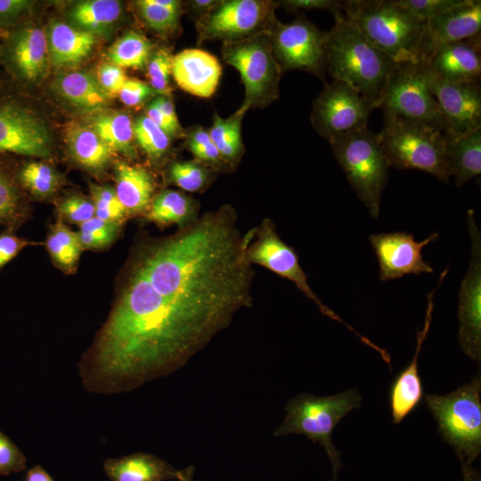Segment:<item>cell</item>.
Wrapping results in <instances>:
<instances>
[{
    "label": "cell",
    "instance_id": "484cf974",
    "mask_svg": "<svg viewBox=\"0 0 481 481\" xmlns=\"http://www.w3.org/2000/svg\"><path fill=\"white\" fill-rule=\"evenodd\" d=\"M445 138L448 171L454 176L455 185L461 187L481 174V128Z\"/></svg>",
    "mask_w": 481,
    "mask_h": 481
},
{
    "label": "cell",
    "instance_id": "3957f363",
    "mask_svg": "<svg viewBox=\"0 0 481 481\" xmlns=\"http://www.w3.org/2000/svg\"><path fill=\"white\" fill-rule=\"evenodd\" d=\"M345 17L377 49L397 64L422 63L426 21L395 0L346 1Z\"/></svg>",
    "mask_w": 481,
    "mask_h": 481
},
{
    "label": "cell",
    "instance_id": "4316f807",
    "mask_svg": "<svg viewBox=\"0 0 481 481\" xmlns=\"http://www.w3.org/2000/svg\"><path fill=\"white\" fill-rule=\"evenodd\" d=\"M65 141L72 158L93 172L103 170L114 153L92 127L78 123L68 126Z\"/></svg>",
    "mask_w": 481,
    "mask_h": 481
},
{
    "label": "cell",
    "instance_id": "8fae6325",
    "mask_svg": "<svg viewBox=\"0 0 481 481\" xmlns=\"http://www.w3.org/2000/svg\"><path fill=\"white\" fill-rule=\"evenodd\" d=\"M276 1L219 0L213 10L196 22L198 43L240 41L269 32L277 20Z\"/></svg>",
    "mask_w": 481,
    "mask_h": 481
},
{
    "label": "cell",
    "instance_id": "52a82bcc",
    "mask_svg": "<svg viewBox=\"0 0 481 481\" xmlns=\"http://www.w3.org/2000/svg\"><path fill=\"white\" fill-rule=\"evenodd\" d=\"M379 138L390 167L423 171L448 182L444 132L420 123L384 118Z\"/></svg>",
    "mask_w": 481,
    "mask_h": 481
},
{
    "label": "cell",
    "instance_id": "6da1fadb",
    "mask_svg": "<svg viewBox=\"0 0 481 481\" xmlns=\"http://www.w3.org/2000/svg\"><path fill=\"white\" fill-rule=\"evenodd\" d=\"M230 204L141 246L125 283L80 360L104 395L126 393L183 367L252 306L253 265Z\"/></svg>",
    "mask_w": 481,
    "mask_h": 481
},
{
    "label": "cell",
    "instance_id": "f5cc1de1",
    "mask_svg": "<svg viewBox=\"0 0 481 481\" xmlns=\"http://www.w3.org/2000/svg\"><path fill=\"white\" fill-rule=\"evenodd\" d=\"M122 222H108L94 216L86 222L79 224L80 232L95 234H118Z\"/></svg>",
    "mask_w": 481,
    "mask_h": 481
},
{
    "label": "cell",
    "instance_id": "f907efd6",
    "mask_svg": "<svg viewBox=\"0 0 481 481\" xmlns=\"http://www.w3.org/2000/svg\"><path fill=\"white\" fill-rule=\"evenodd\" d=\"M151 102L159 109L167 122L171 130L172 138H183V129L181 126L175 107L171 98L167 95H159Z\"/></svg>",
    "mask_w": 481,
    "mask_h": 481
},
{
    "label": "cell",
    "instance_id": "d590c367",
    "mask_svg": "<svg viewBox=\"0 0 481 481\" xmlns=\"http://www.w3.org/2000/svg\"><path fill=\"white\" fill-rule=\"evenodd\" d=\"M215 170L197 160H177L167 171L169 181L183 191L200 192L213 182Z\"/></svg>",
    "mask_w": 481,
    "mask_h": 481
},
{
    "label": "cell",
    "instance_id": "9c48e42d",
    "mask_svg": "<svg viewBox=\"0 0 481 481\" xmlns=\"http://www.w3.org/2000/svg\"><path fill=\"white\" fill-rule=\"evenodd\" d=\"M379 108L384 118L420 123L444 133L441 110L424 63L398 64L387 82Z\"/></svg>",
    "mask_w": 481,
    "mask_h": 481
},
{
    "label": "cell",
    "instance_id": "d4e9b609",
    "mask_svg": "<svg viewBox=\"0 0 481 481\" xmlns=\"http://www.w3.org/2000/svg\"><path fill=\"white\" fill-rule=\"evenodd\" d=\"M50 61L56 67L76 65L91 53L94 35L64 22H54L48 34Z\"/></svg>",
    "mask_w": 481,
    "mask_h": 481
},
{
    "label": "cell",
    "instance_id": "603a6c76",
    "mask_svg": "<svg viewBox=\"0 0 481 481\" xmlns=\"http://www.w3.org/2000/svg\"><path fill=\"white\" fill-rule=\"evenodd\" d=\"M103 470L110 481L176 480L182 472L162 458L143 452L109 458L103 462Z\"/></svg>",
    "mask_w": 481,
    "mask_h": 481
},
{
    "label": "cell",
    "instance_id": "bcb514c9",
    "mask_svg": "<svg viewBox=\"0 0 481 481\" xmlns=\"http://www.w3.org/2000/svg\"><path fill=\"white\" fill-rule=\"evenodd\" d=\"M278 7L281 6L289 12L327 10L335 19L344 14L346 1L337 0H281L276 1Z\"/></svg>",
    "mask_w": 481,
    "mask_h": 481
},
{
    "label": "cell",
    "instance_id": "680465c9",
    "mask_svg": "<svg viewBox=\"0 0 481 481\" xmlns=\"http://www.w3.org/2000/svg\"><path fill=\"white\" fill-rule=\"evenodd\" d=\"M195 468L193 466H188L182 469L181 476L176 481H194Z\"/></svg>",
    "mask_w": 481,
    "mask_h": 481
},
{
    "label": "cell",
    "instance_id": "e575fe53",
    "mask_svg": "<svg viewBox=\"0 0 481 481\" xmlns=\"http://www.w3.org/2000/svg\"><path fill=\"white\" fill-rule=\"evenodd\" d=\"M16 173L0 162V225H17L25 214L24 203Z\"/></svg>",
    "mask_w": 481,
    "mask_h": 481
},
{
    "label": "cell",
    "instance_id": "ac0fdd59",
    "mask_svg": "<svg viewBox=\"0 0 481 481\" xmlns=\"http://www.w3.org/2000/svg\"><path fill=\"white\" fill-rule=\"evenodd\" d=\"M481 1L465 4L426 21L421 46L422 63L439 47L480 36Z\"/></svg>",
    "mask_w": 481,
    "mask_h": 481
},
{
    "label": "cell",
    "instance_id": "ba28073f",
    "mask_svg": "<svg viewBox=\"0 0 481 481\" xmlns=\"http://www.w3.org/2000/svg\"><path fill=\"white\" fill-rule=\"evenodd\" d=\"M221 55L240 76L245 90L240 106L248 110L264 109L279 98L283 73L273 54L270 31L223 43Z\"/></svg>",
    "mask_w": 481,
    "mask_h": 481
},
{
    "label": "cell",
    "instance_id": "8992f818",
    "mask_svg": "<svg viewBox=\"0 0 481 481\" xmlns=\"http://www.w3.org/2000/svg\"><path fill=\"white\" fill-rule=\"evenodd\" d=\"M481 379L476 376L445 395H425L444 442L455 450L462 466H472L481 452Z\"/></svg>",
    "mask_w": 481,
    "mask_h": 481
},
{
    "label": "cell",
    "instance_id": "f1b7e54d",
    "mask_svg": "<svg viewBox=\"0 0 481 481\" xmlns=\"http://www.w3.org/2000/svg\"><path fill=\"white\" fill-rule=\"evenodd\" d=\"M91 127L114 152H120L128 158L136 156L134 121L128 113H100L94 118Z\"/></svg>",
    "mask_w": 481,
    "mask_h": 481
},
{
    "label": "cell",
    "instance_id": "7a4b0ae2",
    "mask_svg": "<svg viewBox=\"0 0 481 481\" xmlns=\"http://www.w3.org/2000/svg\"><path fill=\"white\" fill-rule=\"evenodd\" d=\"M335 20L327 32L326 71L379 108L387 82L398 64L371 44L344 14Z\"/></svg>",
    "mask_w": 481,
    "mask_h": 481
},
{
    "label": "cell",
    "instance_id": "11a10c76",
    "mask_svg": "<svg viewBox=\"0 0 481 481\" xmlns=\"http://www.w3.org/2000/svg\"><path fill=\"white\" fill-rule=\"evenodd\" d=\"M217 3L218 0H189L183 4L189 19L196 23L206 17Z\"/></svg>",
    "mask_w": 481,
    "mask_h": 481
},
{
    "label": "cell",
    "instance_id": "f546056e",
    "mask_svg": "<svg viewBox=\"0 0 481 481\" xmlns=\"http://www.w3.org/2000/svg\"><path fill=\"white\" fill-rule=\"evenodd\" d=\"M197 202L187 194L164 190L151 201L147 218L159 224H176L182 227L195 217Z\"/></svg>",
    "mask_w": 481,
    "mask_h": 481
},
{
    "label": "cell",
    "instance_id": "4fadbf2b",
    "mask_svg": "<svg viewBox=\"0 0 481 481\" xmlns=\"http://www.w3.org/2000/svg\"><path fill=\"white\" fill-rule=\"evenodd\" d=\"M374 109L351 86L332 79L314 100L310 120L316 133L330 143L340 135L367 127Z\"/></svg>",
    "mask_w": 481,
    "mask_h": 481
},
{
    "label": "cell",
    "instance_id": "db71d44e",
    "mask_svg": "<svg viewBox=\"0 0 481 481\" xmlns=\"http://www.w3.org/2000/svg\"><path fill=\"white\" fill-rule=\"evenodd\" d=\"M82 249H100L109 246L117 238V234H95L77 232Z\"/></svg>",
    "mask_w": 481,
    "mask_h": 481
},
{
    "label": "cell",
    "instance_id": "277c9868",
    "mask_svg": "<svg viewBox=\"0 0 481 481\" xmlns=\"http://www.w3.org/2000/svg\"><path fill=\"white\" fill-rule=\"evenodd\" d=\"M361 401L362 396L356 389L327 396L299 394L287 403L286 416L273 435H304L322 445L330 458L334 481H337L338 472L342 468L341 453L333 445L331 435L345 415L360 407Z\"/></svg>",
    "mask_w": 481,
    "mask_h": 481
},
{
    "label": "cell",
    "instance_id": "74e56055",
    "mask_svg": "<svg viewBox=\"0 0 481 481\" xmlns=\"http://www.w3.org/2000/svg\"><path fill=\"white\" fill-rule=\"evenodd\" d=\"M183 147L193 155L195 160L215 171L228 167L212 142L208 128L200 125L190 126L183 129Z\"/></svg>",
    "mask_w": 481,
    "mask_h": 481
},
{
    "label": "cell",
    "instance_id": "ee69618b",
    "mask_svg": "<svg viewBox=\"0 0 481 481\" xmlns=\"http://www.w3.org/2000/svg\"><path fill=\"white\" fill-rule=\"evenodd\" d=\"M58 213L61 221L79 225L95 216V208L92 200L73 194L59 203Z\"/></svg>",
    "mask_w": 481,
    "mask_h": 481
},
{
    "label": "cell",
    "instance_id": "60d3db41",
    "mask_svg": "<svg viewBox=\"0 0 481 481\" xmlns=\"http://www.w3.org/2000/svg\"><path fill=\"white\" fill-rule=\"evenodd\" d=\"M172 56L167 49L159 48L152 52L146 65L149 85L159 95L170 96Z\"/></svg>",
    "mask_w": 481,
    "mask_h": 481
},
{
    "label": "cell",
    "instance_id": "9a60e30c",
    "mask_svg": "<svg viewBox=\"0 0 481 481\" xmlns=\"http://www.w3.org/2000/svg\"><path fill=\"white\" fill-rule=\"evenodd\" d=\"M433 232L421 241L405 232L371 234L369 241L379 263V278L382 281L396 280L407 274L433 273V267L424 260L422 249L438 239Z\"/></svg>",
    "mask_w": 481,
    "mask_h": 481
},
{
    "label": "cell",
    "instance_id": "816d5d0a",
    "mask_svg": "<svg viewBox=\"0 0 481 481\" xmlns=\"http://www.w3.org/2000/svg\"><path fill=\"white\" fill-rule=\"evenodd\" d=\"M31 6L32 2L27 0H0V24L14 21L28 12Z\"/></svg>",
    "mask_w": 481,
    "mask_h": 481
},
{
    "label": "cell",
    "instance_id": "d6986e66",
    "mask_svg": "<svg viewBox=\"0 0 481 481\" xmlns=\"http://www.w3.org/2000/svg\"><path fill=\"white\" fill-rule=\"evenodd\" d=\"M171 75L183 91L200 98H210L222 76L219 60L208 51L187 48L172 56Z\"/></svg>",
    "mask_w": 481,
    "mask_h": 481
},
{
    "label": "cell",
    "instance_id": "7402d4cb",
    "mask_svg": "<svg viewBox=\"0 0 481 481\" xmlns=\"http://www.w3.org/2000/svg\"><path fill=\"white\" fill-rule=\"evenodd\" d=\"M6 59L20 77L25 80L41 77L50 61L45 31L31 26L16 30L7 45Z\"/></svg>",
    "mask_w": 481,
    "mask_h": 481
},
{
    "label": "cell",
    "instance_id": "f6af8a7d",
    "mask_svg": "<svg viewBox=\"0 0 481 481\" xmlns=\"http://www.w3.org/2000/svg\"><path fill=\"white\" fill-rule=\"evenodd\" d=\"M27 459L19 447L0 431V475L9 476L26 469Z\"/></svg>",
    "mask_w": 481,
    "mask_h": 481
},
{
    "label": "cell",
    "instance_id": "ab89813d",
    "mask_svg": "<svg viewBox=\"0 0 481 481\" xmlns=\"http://www.w3.org/2000/svg\"><path fill=\"white\" fill-rule=\"evenodd\" d=\"M135 6L146 26L159 34L173 33L179 26L181 13L159 5L155 0H139Z\"/></svg>",
    "mask_w": 481,
    "mask_h": 481
},
{
    "label": "cell",
    "instance_id": "e0dca14e",
    "mask_svg": "<svg viewBox=\"0 0 481 481\" xmlns=\"http://www.w3.org/2000/svg\"><path fill=\"white\" fill-rule=\"evenodd\" d=\"M429 77L431 91L443 117L445 136H461L480 129L479 81L452 82L434 77L430 73Z\"/></svg>",
    "mask_w": 481,
    "mask_h": 481
},
{
    "label": "cell",
    "instance_id": "4dcf8cb0",
    "mask_svg": "<svg viewBox=\"0 0 481 481\" xmlns=\"http://www.w3.org/2000/svg\"><path fill=\"white\" fill-rule=\"evenodd\" d=\"M56 86L67 101L83 109H101L108 102L109 95L97 79L85 71L66 73L57 80Z\"/></svg>",
    "mask_w": 481,
    "mask_h": 481
},
{
    "label": "cell",
    "instance_id": "681fc988",
    "mask_svg": "<svg viewBox=\"0 0 481 481\" xmlns=\"http://www.w3.org/2000/svg\"><path fill=\"white\" fill-rule=\"evenodd\" d=\"M37 244L20 238L9 232L0 234V270L12 260L24 248Z\"/></svg>",
    "mask_w": 481,
    "mask_h": 481
},
{
    "label": "cell",
    "instance_id": "7c38bea8",
    "mask_svg": "<svg viewBox=\"0 0 481 481\" xmlns=\"http://www.w3.org/2000/svg\"><path fill=\"white\" fill-rule=\"evenodd\" d=\"M274 57L282 71L303 70L323 79L326 72L327 32L320 30L304 14L270 30Z\"/></svg>",
    "mask_w": 481,
    "mask_h": 481
},
{
    "label": "cell",
    "instance_id": "b9f144b4",
    "mask_svg": "<svg viewBox=\"0 0 481 481\" xmlns=\"http://www.w3.org/2000/svg\"><path fill=\"white\" fill-rule=\"evenodd\" d=\"M90 192L95 216L108 222H122L126 213L113 188L90 183Z\"/></svg>",
    "mask_w": 481,
    "mask_h": 481
},
{
    "label": "cell",
    "instance_id": "2e32d148",
    "mask_svg": "<svg viewBox=\"0 0 481 481\" xmlns=\"http://www.w3.org/2000/svg\"><path fill=\"white\" fill-rule=\"evenodd\" d=\"M45 126L26 107L10 97H0V153L43 158L50 155Z\"/></svg>",
    "mask_w": 481,
    "mask_h": 481
},
{
    "label": "cell",
    "instance_id": "44dd1931",
    "mask_svg": "<svg viewBox=\"0 0 481 481\" xmlns=\"http://www.w3.org/2000/svg\"><path fill=\"white\" fill-rule=\"evenodd\" d=\"M429 73L452 82H476L481 76V36L444 45L424 63Z\"/></svg>",
    "mask_w": 481,
    "mask_h": 481
},
{
    "label": "cell",
    "instance_id": "1f68e13d",
    "mask_svg": "<svg viewBox=\"0 0 481 481\" xmlns=\"http://www.w3.org/2000/svg\"><path fill=\"white\" fill-rule=\"evenodd\" d=\"M122 12L116 0H87L77 4L69 12L71 20L82 30L93 35L102 33L113 25Z\"/></svg>",
    "mask_w": 481,
    "mask_h": 481
},
{
    "label": "cell",
    "instance_id": "30bf717a",
    "mask_svg": "<svg viewBox=\"0 0 481 481\" xmlns=\"http://www.w3.org/2000/svg\"><path fill=\"white\" fill-rule=\"evenodd\" d=\"M248 257L252 265H261L292 281L307 298L315 303L322 314L345 325L363 343L377 351L385 362L389 361L390 355L385 349L361 335L322 302L308 283L307 275L299 264L298 253L293 247L281 240L276 231V225L271 219L265 218L255 227L254 236L248 247Z\"/></svg>",
    "mask_w": 481,
    "mask_h": 481
},
{
    "label": "cell",
    "instance_id": "83f0119b",
    "mask_svg": "<svg viewBox=\"0 0 481 481\" xmlns=\"http://www.w3.org/2000/svg\"><path fill=\"white\" fill-rule=\"evenodd\" d=\"M248 110L240 106L234 113L223 118L215 113L208 133L212 142L218 150L228 167H236L244 152L242 140V121Z\"/></svg>",
    "mask_w": 481,
    "mask_h": 481
},
{
    "label": "cell",
    "instance_id": "9f6ffc18",
    "mask_svg": "<svg viewBox=\"0 0 481 481\" xmlns=\"http://www.w3.org/2000/svg\"><path fill=\"white\" fill-rule=\"evenodd\" d=\"M24 481H54V480L41 465H35L34 467L30 468L27 471Z\"/></svg>",
    "mask_w": 481,
    "mask_h": 481
},
{
    "label": "cell",
    "instance_id": "836d02e7",
    "mask_svg": "<svg viewBox=\"0 0 481 481\" xmlns=\"http://www.w3.org/2000/svg\"><path fill=\"white\" fill-rule=\"evenodd\" d=\"M46 249L54 264L65 272H71L77 267L82 251L77 233L61 219L52 226L47 235Z\"/></svg>",
    "mask_w": 481,
    "mask_h": 481
},
{
    "label": "cell",
    "instance_id": "5b68a950",
    "mask_svg": "<svg viewBox=\"0 0 481 481\" xmlns=\"http://www.w3.org/2000/svg\"><path fill=\"white\" fill-rule=\"evenodd\" d=\"M330 145L353 190L371 217L379 218L390 167L379 134L364 127L338 136Z\"/></svg>",
    "mask_w": 481,
    "mask_h": 481
},
{
    "label": "cell",
    "instance_id": "cb8c5ba5",
    "mask_svg": "<svg viewBox=\"0 0 481 481\" xmlns=\"http://www.w3.org/2000/svg\"><path fill=\"white\" fill-rule=\"evenodd\" d=\"M115 183V192L126 214H138L148 209L154 182L147 170L126 162H118Z\"/></svg>",
    "mask_w": 481,
    "mask_h": 481
},
{
    "label": "cell",
    "instance_id": "7bdbcfd3",
    "mask_svg": "<svg viewBox=\"0 0 481 481\" xmlns=\"http://www.w3.org/2000/svg\"><path fill=\"white\" fill-rule=\"evenodd\" d=\"M467 0H395L421 20L427 21L445 12L458 7Z\"/></svg>",
    "mask_w": 481,
    "mask_h": 481
},
{
    "label": "cell",
    "instance_id": "5bb4252c",
    "mask_svg": "<svg viewBox=\"0 0 481 481\" xmlns=\"http://www.w3.org/2000/svg\"><path fill=\"white\" fill-rule=\"evenodd\" d=\"M470 259L459 289L458 338L462 351L479 363L481 358V233L472 209L467 213Z\"/></svg>",
    "mask_w": 481,
    "mask_h": 481
},
{
    "label": "cell",
    "instance_id": "d6a6232c",
    "mask_svg": "<svg viewBox=\"0 0 481 481\" xmlns=\"http://www.w3.org/2000/svg\"><path fill=\"white\" fill-rule=\"evenodd\" d=\"M152 47L151 42L143 33L129 30L112 44L107 57L110 63L122 69H142L148 63Z\"/></svg>",
    "mask_w": 481,
    "mask_h": 481
},
{
    "label": "cell",
    "instance_id": "ffe728a7",
    "mask_svg": "<svg viewBox=\"0 0 481 481\" xmlns=\"http://www.w3.org/2000/svg\"><path fill=\"white\" fill-rule=\"evenodd\" d=\"M448 269L440 274L437 286L427 295L428 305L424 326L417 334V346L415 354L410 364L404 369L395 379L389 390V404L392 420L395 424L400 423L405 417L413 412L423 398V385L419 374L418 358L424 340L430 329L432 312L434 308L433 297L437 287L444 279Z\"/></svg>",
    "mask_w": 481,
    "mask_h": 481
},
{
    "label": "cell",
    "instance_id": "8d00e7d4",
    "mask_svg": "<svg viewBox=\"0 0 481 481\" xmlns=\"http://www.w3.org/2000/svg\"><path fill=\"white\" fill-rule=\"evenodd\" d=\"M16 176L19 183L37 198L53 194L61 184L59 174L44 162H29L23 165Z\"/></svg>",
    "mask_w": 481,
    "mask_h": 481
},
{
    "label": "cell",
    "instance_id": "6f0895ef",
    "mask_svg": "<svg viewBox=\"0 0 481 481\" xmlns=\"http://www.w3.org/2000/svg\"><path fill=\"white\" fill-rule=\"evenodd\" d=\"M463 481H481L479 472L472 466H462Z\"/></svg>",
    "mask_w": 481,
    "mask_h": 481
},
{
    "label": "cell",
    "instance_id": "c3c4849f",
    "mask_svg": "<svg viewBox=\"0 0 481 481\" xmlns=\"http://www.w3.org/2000/svg\"><path fill=\"white\" fill-rule=\"evenodd\" d=\"M96 79L102 90L110 96L118 94L127 77L122 68L109 62L99 66Z\"/></svg>",
    "mask_w": 481,
    "mask_h": 481
},
{
    "label": "cell",
    "instance_id": "7dc6e473",
    "mask_svg": "<svg viewBox=\"0 0 481 481\" xmlns=\"http://www.w3.org/2000/svg\"><path fill=\"white\" fill-rule=\"evenodd\" d=\"M118 95L126 106L135 107L159 94L145 82L137 78H127Z\"/></svg>",
    "mask_w": 481,
    "mask_h": 481
},
{
    "label": "cell",
    "instance_id": "f35d334b",
    "mask_svg": "<svg viewBox=\"0 0 481 481\" xmlns=\"http://www.w3.org/2000/svg\"><path fill=\"white\" fill-rule=\"evenodd\" d=\"M135 141L153 161L163 158L171 146V137L154 124L145 114L134 121Z\"/></svg>",
    "mask_w": 481,
    "mask_h": 481
}]
</instances>
